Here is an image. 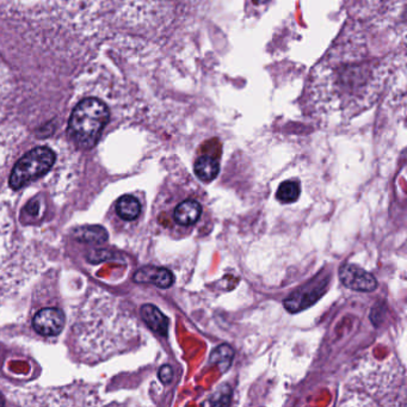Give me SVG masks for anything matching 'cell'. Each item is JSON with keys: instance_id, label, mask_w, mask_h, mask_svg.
<instances>
[{"instance_id": "1", "label": "cell", "mask_w": 407, "mask_h": 407, "mask_svg": "<svg viewBox=\"0 0 407 407\" xmlns=\"http://www.w3.org/2000/svg\"><path fill=\"white\" fill-rule=\"evenodd\" d=\"M109 116L106 103L97 98H85L71 114L67 128L69 135L77 146L90 150L100 140Z\"/></svg>"}, {"instance_id": "2", "label": "cell", "mask_w": 407, "mask_h": 407, "mask_svg": "<svg viewBox=\"0 0 407 407\" xmlns=\"http://www.w3.org/2000/svg\"><path fill=\"white\" fill-rule=\"evenodd\" d=\"M55 161L56 156L48 147H37L27 152L14 165L10 174V187L14 190L23 188L27 183L45 176L53 167Z\"/></svg>"}, {"instance_id": "3", "label": "cell", "mask_w": 407, "mask_h": 407, "mask_svg": "<svg viewBox=\"0 0 407 407\" xmlns=\"http://www.w3.org/2000/svg\"><path fill=\"white\" fill-rule=\"evenodd\" d=\"M183 195L174 205L171 213V220L172 224L177 226L183 234H189L200 224L205 216L206 207L202 202V197L198 196L197 192L188 190V192L183 191Z\"/></svg>"}, {"instance_id": "4", "label": "cell", "mask_w": 407, "mask_h": 407, "mask_svg": "<svg viewBox=\"0 0 407 407\" xmlns=\"http://www.w3.org/2000/svg\"><path fill=\"white\" fill-rule=\"evenodd\" d=\"M339 279L345 287L356 292H373L377 288L375 277L355 264H344L340 266Z\"/></svg>"}, {"instance_id": "5", "label": "cell", "mask_w": 407, "mask_h": 407, "mask_svg": "<svg viewBox=\"0 0 407 407\" xmlns=\"http://www.w3.org/2000/svg\"><path fill=\"white\" fill-rule=\"evenodd\" d=\"M65 323L66 318L64 312L55 307H48L37 312L32 319V327L37 334L51 337L58 336L64 329Z\"/></svg>"}, {"instance_id": "6", "label": "cell", "mask_w": 407, "mask_h": 407, "mask_svg": "<svg viewBox=\"0 0 407 407\" xmlns=\"http://www.w3.org/2000/svg\"><path fill=\"white\" fill-rule=\"evenodd\" d=\"M325 284H327V279L318 282V283L310 282V284L303 286L296 292H294L288 299H286L284 306L292 313H296L301 310H305L321 298L323 292L325 290V289H323V286H325Z\"/></svg>"}, {"instance_id": "7", "label": "cell", "mask_w": 407, "mask_h": 407, "mask_svg": "<svg viewBox=\"0 0 407 407\" xmlns=\"http://www.w3.org/2000/svg\"><path fill=\"white\" fill-rule=\"evenodd\" d=\"M137 283H151L161 289H167L174 284V276L171 271L159 266H146L134 275Z\"/></svg>"}, {"instance_id": "8", "label": "cell", "mask_w": 407, "mask_h": 407, "mask_svg": "<svg viewBox=\"0 0 407 407\" xmlns=\"http://www.w3.org/2000/svg\"><path fill=\"white\" fill-rule=\"evenodd\" d=\"M141 316L143 321L146 323V325L153 332L161 334L163 337L167 336L169 319L161 313L159 308H156V306H153L151 303L143 305L141 307Z\"/></svg>"}, {"instance_id": "9", "label": "cell", "mask_w": 407, "mask_h": 407, "mask_svg": "<svg viewBox=\"0 0 407 407\" xmlns=\"http://www.w3.org/2000/svg\"><path fill=\"white\" fill-rule=\"evenodd\" d=\"M116 213L122 220L133 221L137 219V216L141 213L140 201L132 195L119 197V201L116 202Z\"/></svg>"}, {"instance_id": "10", "label": "cell", "mask_w": 407, "mask_h": 407, "mask_svg": "<svg viewBox=\"0 0 407 407\" xmlns=\"http://www.w3.org/2000/svg\"><path fill=\"white\" fill-rule=\"evenodd\" d=\"M74 238L80 243L102 244L106 242L108 233L101 226H82L74 229Z\"/></svg>"}, {"instance_id": "11", "label": "cell", "mask_w": 407, "mask_h": 407, "mask_svg": "<svg viewBox=\"0 0 407 407\" xmlns=\"http://www.w3.org/2000/svg\"><path fill=\"white\" fill-rule=\"evenodd\" d=\"M220 165L209 156H202L195 163V174L203 182H211L218 177Z\"/></svg>"}, {"instance_id": "12", "label": "cell", "mask_w": 407, "mask_h": 407, "mask_svg": "<svg viewBox=\"0 0 407 407\" xmlns=\"http://www.w3.org/2000/svg\"><path fill=\"white\" fill-rule=\"evenodd\" d=\"M233 357V349L231 348L227 344H221L211 353V363L218 367L220 371L224 373V371L229 369Z\"/></svg>"}, {"instance_id": "13", "label": "cell", "mask_w": 407, "mask_h": 407, "mask_svg": "<svg viewBox=\"0 0 407 407\" xmlns=\"http://www.w3.org/2000/svg\"><path fill=\"white\" fill-rule=\"evenodd\" d=\"M300 185L293 181H287L279 185V190L276 192V197L282 203H292L298 200L300 196Z\"/></svg>"}, {"instance_id": "14", "label": "cell", "mask_w": 407, "mask_h": 407, "mask_svg": "<svg viewBox=\"0 0 407 407\" xmlns=\"http://www.w3.org/2000/svg\"><path fill=\"white\" fill-rule=\"evenodd\" d=\"M158 376L161 379V382L164 384H167L174 379V369L170 366H163L159 369Z\"/></svg>"}, {"instance_id": "15", "label": "cell", "mask_w": 407, "mask_h": 407, "mask_svg": "<svg viewBox=\"0 0 407 407\" xmlns=\"http://www.w3.org/2000/svg\"><path fill=\"white\" fill-rule=\"evenodd\" d=\"M32 203H30V205H29V206H27V211H30V213H32ZM37 209H38V206H35V208H34V211H35V213H37Z\"/></svg>"}, {"instance_id": "16", "label": "cell", "mask_w": 407, "mask_h": 407, "mask_svg": "<svg viewBox=\"0 0 407 407\" xmlns=\"http://www.w3.org/2000/svg\"><path fill=\"white\" fill-rule=\"evenodd\" d=\"M266 1H269V0H255L253 3H256V4H264Z\"/></svg>"}, {"instance_id": "17", "label": "cell", "mask_w": 407, "mask_h": 407, "mask_svg": "<svg viewBox=\"0 0 407 407\" xmlns=\"http://www.w3.org/2000/svg\"><path fill=\"white\" fill-rule=\"evenodd\" d=\"M1 405H4V399H3V395L0 394V406H1Z\"/></svg>"}]
</instances>
